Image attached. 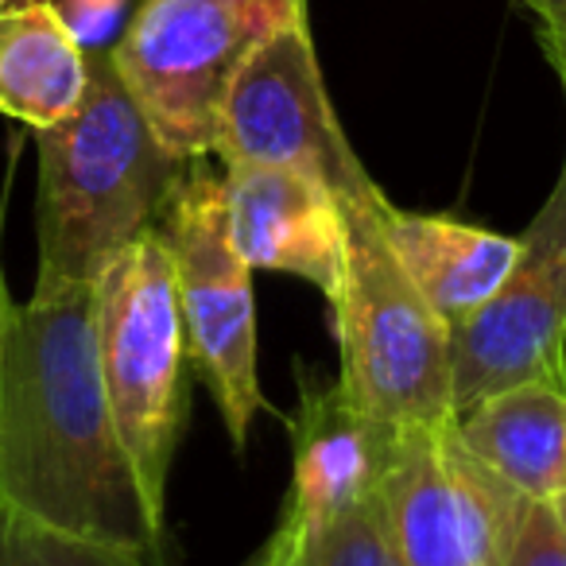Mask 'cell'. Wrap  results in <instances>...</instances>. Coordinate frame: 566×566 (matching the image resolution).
Listing matches in <instances>:
<instances>
[{
	"label": "cell",
	"instance_id": "obj_20",
	"mask_svg": "<svg viewBox=\"0 0 566 566\" xmlns=\"http://www.w3.org/2000/svg\"><path fill=\"white\" fill-rule=\"evenodd\" d=\"M17 307H20V303H12L9 280H4V272H0V361H4V342H9V331H12V318H17Z\"/></svg>",
	"mask_w": 566,
	"mask_h": 566
},
{
	"label": "cell",
	"instance_id": "obj_8",
	"mask_svg": "<svg viewBox=\"0 0 566 566\" xmlns=\"http://www.w3.org/2000/svg\"><path fill=\"white\" fill-rule=\"evenodd\" d=\"M380 504L403 566H504L532 509L465 450L454 416L403 427Z\"/></svg>",
	"mask_w": 566,
	"mask_h": 566
},
{
	"label": "cell",
	"instance_id": "obj_7",
	"mask_svg": "<svg viewBox=\"0 0 566 566\" xmlns=\"http://www.w3.org/2000/svg\"><path fill=\"white\" fill-rule=\"evenodd\" d=\"M213 156L226 167H292L326 182L342 202L377 190L326 94L307 9L272 28L241 63L221 105Z\"/></svg>",
	"mask_w": 566,
	"mask_h": 566
},
{
	"label": "cell",
	"instance_id": "obj_9",
	"mask_svg": "<svg viewBox=\"0 0 566 566\" xmlns=\"http://www.w3.org/2000/svg\"><path fill=\"white\" fill-rule=\"evenodd\" d=\"M532 380L566 385V159L501 287L454 326V411Z\"/></svg>",
	"mask_w": 566,
	"mask_h": 566
},
{
	"label": "cell",
	"instance_id": "obj_22",
	"mask_svg": "<svg viewBox=\"0 0 566 566\" xmlns=\"http://www.w3.org/2000/svg\"><path fill=\"white\" fill-rule=\"evenodd\" d=\"M9 4H12V0H0V9H9Z\"/></svg>",
	"mask_w": 566,
	"mask_h": 566
},
{
	"label": "cell",
	"instance_id": "obj_11",
	"mask_svg": "<svg viewBox=\"0 0 566 566\" xmlns=\"http://www.w3.org/2000/svg\"><path fill=\"white\" fill-rule=\"evenodd\" d=\"M226 190L229 241L260 272H287L315 283L326 303L338 300L346 275V202L326 182L292 167L229 164Z\"/></svg>",
	"mask_w": 566,
	"mask_h": 566
},
{
	"label": "cell",
	"instance_id": "obj_4",
	"mask_svg": "<svg viewBox=\"0 0 566 566\" xmlns=\"http://www.w3.org/2000/svg\"><path fill=\"white\" fill-rule=\"evenodd\" d=\"M97 354L113 423L151 520L167 532V478L187 423V331L167 237L148 229L97 283Z\"/></svg>",
	"mask_w": 566,
	"mask_h": 566
},
{
	"label": "cell",
	"instance_id": "obj_16",
	"mask_svg": "<svg viewBox=\"0 0 566 566\" xmlns=\"http://www.w3.org/2000/svg\"><path fill=\"white\" fill-rule=\"evenodd\" d=\"M0 566H151L144 555L109 543L78 539L0 504Z\"/></svg>",
	"mask_w": 566,
	"mask_h": 566
},
{
	"label": "cell",
	"instance_id": "obj_3",
	"mask_svg": "<svg viewBox=\"0 0 566 566\" xmlns=\"http://www.w3.org/2000/svg\"><path fill=\"white\" fill-rule=\"evenodd\" d=\"M346 202L349 244L334 311L338 385L361 411L392 427H431L454 416V331L423 300L388 249L377 198Z\"/></svg>",
	"mask_w": 566,
	"mask_h": 566
},
{
	"label": "cell",
	"instance_id": "obj_12",
	"mask_svg": "<svg viewBox=\"0 0 566 566\" xmlns=\"http://www.w3.org/2000/svg\"><path fill=\"white\" fill-rule=\"evenodd\" d=\"M377 221L403 272L423 292V300L447 318L450 331L501 287L520 252V237L493 233L447 213L403 210L385 195L377 198Z\"/></svg>",
	"mask_w": 566,
	"mask_h": 566
},
{
	"label": "cell",
	"instance_id": "obj_13",
	"mask_svg": "<svg viewBox=\"0 0 566 566\" xmlns=\"http://www.w3.org/2000/svg\"><path fill=\"white\" fill-rule=\"evenodd\" d=\"M458 434L481 465L527 501L566 493V385H516L454 411Z\"/></svg>",
	"mask_w": 566,
	"mask_h": 566
},
{
	"label": "cell",
	"instance_id": "obj_18",
	"mask_svg": "<svg viewBox=\"0 0 566 566\" xmlns=\"http://www.w3.org/2000/svg\"><path fill=\"white\" fill-rule=\"evenodd\" d=\"M51 4H55L59 17L66 20L74 40L86 48V55L109 51V40L117 35L120 20H125V9H128V0H51Z\"/></svg>",
	"mask_w": 566,
	"mask_h": 566
},
{
	"label": "cell",
	"instance_id": "obj_17",
	"mask_svg": "<svg viewBox=\"0 0 566 566\" xmlns=\"http://www.w3.org/2000/svg\"><path fill=\"white\" fill-rule=\"evenodd\" d=\"M504 566H566V527L555 501H532Z\"/></svg>",
	"mask_w": 566,
	"mask_h": 566
},
{
	"label": "cell",
	"instance_id": "obj_10",
	"mask_svg": "<svg viewBox=\"0 0 566 566\" xmlns=\"http://www.w3.org/2000/svg\"><path fill=\"white\" fill-rule=\"evenodd\" d=\"M287 431L295 473L272 535L300 547L346 512L377 501L400 427L361 411L338 380H303Z\"/></svg>",
	"mask_w": 566,
	"mask_h": 566
},
{
	"label": "cell",
	"instance_id": "obj_15",
	"mask_svg": "<svg viewBox=\"0 0 566 566\" xmlns=\"http://www.w3.org/2000/svg\"><path fill=\"white\" fill-rule=\"evenodd\" d=\"M256 558L264 566H403L392 532H388L380 496L346 512V516L334 520L331 527H323L315 539L300 543V547L283 543L280 535H268Z\"/></svg>",
	"mask_w": 566,
	"mask_h": 566
},
{
	"label": "cell",
	"instance_id": "obj_5",
	"mask_svg": "<svg viewBox=\"0 0 566 566\" xmlns=\"http://www.w3.org/2000/svg\"><path fill=\"white\" fill-rule=\"evenodd\" d=\"M307 0H144L109 51L120 82L179 159L213 156L241 63Z\"/></svg>",
	"mask_w": 566,
	"mask_h": 566
},
{
	"label": "cell",
	"instance_id": "obj_6",
	"mask_svg": "<svg viewBox=\"0 0 566 566\" xmlns=\"http://www.w3.org/2000/svg\"><path fill=\"white\" fill-rule=\"evenodd\" d=\"M159 233L175 260L187 357L210 388L233 450H244L252 419L264 408L256 373V295L252 268L229 241L226 190L202 159L190 164L167 206Z\"/></svg>",
	"mask_w": 566,
	"mask_h": 566
},
{
	"label": "cell",
	"instance_id": "obj_1",
	"mask_svg": "<svg viewBox=\"0 0 566 566\" xmlns=\"http://www.w3.org/2000/svg\"><path fill=\"white\" fill-rule=\"evenodd\" d=\"M0 504L78 539L164 566L151 520L113 423L97 354V287L32 292L0 361Z\"/></svg>",
	"mask_w": 566,
	"mask_h": 566
},
{
	"label": "cell",
	"instance_id": "obj_21",
	"mask_svg": "<svg viewBox=\"0 0 566 566\" xmlns=\"http://www.w3.org/2000/svg\"><path fill=\"white\" fill-rule=\"evenodd\" d=\"M555 512H558V520H563V527H566V493L555 496Z\"/></svg>",
	"mask_w": 566,
	"mask_h": 566
},
{
	"label": "cell",
	"instance_id": "obj_2",
	"mask_svg": "<svg viewBox=\"0 0 566 566\" xmlns=\"http://www.w3.org/2000/svg\"><path fill=\"white\" fill-rule=\"evenodd\" d=\"M35 287H97L109 264L148 229H159L182 175L179 159L120 82L109 51L90 55L82 105L35 133Z\"/></svg>",
	"mask_w": 566,
	"mask_h": 566
},
{
	"label": "cell",
	"instance_id": "obj_14",
	"mask_svg": "<svg viewBox=\"0 0 566 566\" xmlns=\"http://www.w3.org/2000/svg\"><path fill=\"white\" fill-rule=\"evenodd\" d=\"M90 55L51 0L0 9V113L20 125L55 128L82 105Z\"/></svg>",
	"mask_w": 566,
	"mask_h": 566
},
{
	"label": "cell",
	"instance_id": "obj_19",
	"mask_svg": "<svg viewBox=\"0 0 566 566\" xmlns=\"http://www.w3.org/2000/svg\"><path fill=\"white\" fill-rule=\"evenodd\" d=\"M524 9L535 12L539 20V40L547 51L551 66H555L558 82L566 90V0H520Z\"/></svg>",
	"mask_w": 566,
	"mask_h": 566
}]
</instances>
